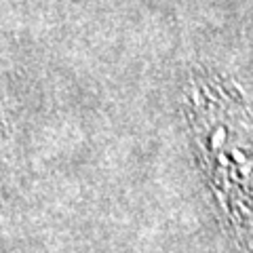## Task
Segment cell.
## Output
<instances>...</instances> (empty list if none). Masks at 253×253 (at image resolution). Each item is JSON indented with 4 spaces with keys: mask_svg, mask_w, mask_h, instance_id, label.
Listing matches in <instances>:
<instances>
[{
    "mask_svg": "<svg viewBox=\"0 0 253 253\" xmlns=\"http://www.w3.org/2000/svg\"><path fill=\"white\" fill-rule=\"evenodd\" d=\"M192 123L205 158H209L213 186L232 219L245 226L247 194L253 188L247 173H253V121L243 99L221 83L201 81L192 91Z\"/></svg>",
    "mask_w": 253,
    "mask_h": 253,
    "instance_id": "cell-1",
    "label": "cell"
}]
</instances>
